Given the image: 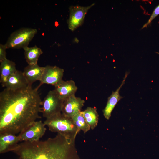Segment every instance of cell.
<instances>
[{"label":"cell","instance_id":"cell-1","mask_svg":"<svg viewBox=\"0 0 159 159\" xmlns=\"http://www.w3.org/2000/svg\"><path fill=\"white\" fill-rule=\"evenodd\" d=\"M38 88H5L0 92V135L19 134L40 118L42 101Z\"/></svg>","mask_w":159,"mask_h":159},{"label":"cell","instance_id":"cell-2","mask_svg":"<svg viewBox=\"0 0 159 159\" xmlns=\"http://www.w3.org/2000/svg\"><path fill=\"white\" fill-rule=\"evenodd\" d=\"M75 139L57 134L44 140L22 142L12 152L19 159H80Z\"/></svg>","mask_w":159,"mask_h":159},{"label":"cell","instance_id":"cell-3","mask_svg":"<svg viewBox=\"0 0 159 159\" xmlns=\"http://www.w3.org/2000/svg\"><path fill=\"white\" fill-rule=\"evenodd\" d=\"M44 123L50 131L57 132L68 138L75 139L80 131L72 118L67 117L62 113L46 119Z\"/></svg>","mask_w":159,"mask_h":159},{"label":"cell","instance_id":"cell-4","mask_svg":"<svg viewBox=\"0 0 159 159\" xmlns=\"http://www.w3.org/2000/svg\"><path fill=\"white\" fill-rule=\"evenodd\" d=\"M37 32L35 29L20 28L11 34L5 45L7 49H23L28 46Z\"/></svg>","mask_w":159,"mask_h":159},{"label":"cell","instance_id":"cell-5","mask_svg":"<svg viewBox=\"0 0 159 159\" xmlns=\"http://www.w3.org/2000/svg\"><path fill=\"white\" fill-rule=\"evenodd\" d=\"M63 101L54 90L49 91L42 101L41 112L43 116L46 119L62 113Z\"/></svg>","mask_w":159,"mask_h":159},{"label":"cell","instance_id":"cell-6","mask_svg":"<svg viewBox=\"0 0 159 159\" xmlns=\"http://www.w3.org/2000/svg\"><path fill=\"white\" fill-rule=\"evenodd\" d=\"M45 126L41 120L35 121L18 134L20 142H34L39 140L45 133Z\"/></svg>","mask_w":159,"mask_h":159},{"label":"cell","instance_id":"cell-7","mask_svg":"<svg viewBox=\"0 0 159 159\" xmlns=\"http://www.w3.org/2000/svg\"><path fill=\"white\" fill-rule=\"evenodd\" d=\"M94 4L93 3L87 6L77 5L69 7V16L67 20V23L70 30L74 31L82 24L88 10Z\"/></svg>","mask_w":159,"mask_h":159},{"label":"cell","instance_id":"cell-8","mask_svg":"<svg viewBox=\"0 0 159 159\" xmlns=\"http://www.w3.org/2000/svg\"><path fill=\"white\" fill-rule=\"evenodd\" d=\"M64 73L63 69L56 66L47 65L44 67L38 88L43 84L55 86L62 80Z\"/></svg>","mask_w":159,"mask_h":159},{"label":"cell","instance_id":"cell-9","mask_svg":"<svg viewBox=\"0 0 159 159\" xmlns=\"http://www.w3.org/2000/svg\"><path fill=\"white\" fill-rule=\"evenodd\" d=\"M85 100L75 95L69 97L63 102L62 113L64 115L72 118L81 111L84 105Z\"/></svg>","mask_w":159,"mask_h":159},{"label":"cell","instance_id":"cell-10","mask_svg":"<svg viewBox=\"0 0 159 159\" xmlns=\"http://www.w3.org/2000/svg\"><path fill=\"white\" fill-rule=\"evenodd\" d=\"M77 87L73 80H62L54 86V90L58 97L62 100H65L75 95Z\"/></svg>","mask_w":159,"mask_h":159},{"label":"cell","instance_id":"cell-11","mask_svg":"<svg viewBox=\"0 0 159 159\" xmlns=\"http://www.w3.org/2000/svg\"><path fill=\"white\" fill-rule=\"evenodd\" d=\"M29 85L23 72L18 70L9 77L2 85L6 88L13 90L25 88Z\"/></svg>","mask_w":159,"mask_h":159},{"label":"cell","instance_id":"cell-12","mask_svg":"<svg viewBox=\"0 0 159 159\" xmlns=\"http://www.w3.org/2000/svg\"><path fill=\"white\" fill-rule=\"evenodd\" d=\"M128 74V73L126 72L120 86L115 91H113L111 95L108 98L106 105L103 110V115L107 120L109 119L114 108L119 101L122 98L120 95L119 91L125 83Z\"/></svg>","mask_w":159,"mask_h":159},{"label":"cell","instance_id":"cell-13","mask_svg":"<svg viewBox=\"0 0 159 159\" xmlns=\"http://www.w3.org/2000/svg\"><path fill=\"white\" fill-rule=\"evenodd\" d=\"M20 142L18 135L6 134L0 135V153L12 151Z\"/></svg>","mask_w":159,"mask_h":159},{"label":"cell","instance_id":"cell-14","mask_svg":"<svg viewBox=\"0 0 159 159\" xmlns=\"http://www.w3.org/2000/svg\"><path fill=\"white\" fill-rule=\"evenodd\" d=\"M44 69V67L39 66L37 64L28 65L23 72L29 85L32 86L34 82L40 81Z\"/></svg>","mask_w":159,"mask_h":159},{"label":"cell","instance_id":"cell-15","mask_svg":"<svg viewBox=\"0 0 159 159\" xmlns=\"http://www.w3.org/2000/svg\"><path fill=\"white\" fill-rule=\"evenodd\" d=\"M17 70L16 64L14 62L6 59L0 62V82L1 85Z\"/></svg>","mask_w":159,"mask_h":159},{"label":"cell","instance_id":"cell-16","mask_svg":"<svg viewBox=\"0 0 159 159\" xmlns=\"http://www.w3.org/2000/svg\"><path fill=\"white\" fill-rule=\"evenodd\" d=\"M23 49L25 57L28 65L37 64L38 59L43 53L42 49L36 46L32 47H26Z\"/></svg>","mask_w":159,"mask_h":159},{"label":"cell","instance_id":"cell-17","mask_svg":"<svg viewBox=\"0 0 159 159\" xmlns=\"http://www.w3.org/2000/svg\"><path fill=\"white\" fill-rule=\"evenodd\" d=\"M82 112L90 129H94L97 126L98 122L99 115L96 108L88 107Z\"/></svg>","mask_w":159,"mask_h":159},{"label":"cell","instance_id":"cell-18","mask_svg":"<svg viewBox=\"0 0 159 159\" xmlns=\"http://www.w3.org/2000/svg\"><path fill=\"white\" fill-rule=\"evenodd\" d=\"M72 118L78 129L80 130H82L85 134L91 129L81 111Z\"/></svg>","mask_w":159,"mask_h":159},{"label":"cell","instance_id":"cell-19","mask_svg":"<svg viewBox=\"0 0 159 159\" xmlns=\"http://www.w3.org/2000/svg\"><path fill=\"white\" fill-rule=\"evenodd\" d=\"M159 14V5L155 9L148 21L143 26L142 29L146 27Z\"/></svg>","mask_w":159,"mask_h":159},{"label":"cell","instance_id":"cell-20","mask_svg":"<svg viewBox=\"0 0 159 159\" xmlns=\"http://www.w3.org/2000/svg\"><path fill=\"white\" fill-rule=\"evenodd\" d=\"M7 49L5 44H0V62L4 61L6 58V50Z\"/></svg>","mask_w":159,"mask_h":159},{"label":"cell","instance_id":"cell-21","mask_svg":"<svg viewBox=\"0 0 159 159\" xmlns=\"http://www.w3.org/2000/svg\"><path fill=\"white\" fill-rule=\"evenodd\" d=\"M158 53V54H159V53Z\"/></svg>","mask_w":159,"mask_h":159}]
</instances>
